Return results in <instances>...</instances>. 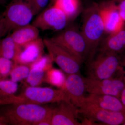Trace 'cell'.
I'll use <instances>...</instances> for the list:
<instances>
[{
	"label": "cell",
	"mask_w": 125,
	"mask_h": 125,
	"mask_svg": "<svg viewBox=\"0 0 125 125\" xmlns=\"http://www.w3.org/2000/svg\"><path fill=\"white\" fill-rule=\"evenodd\" d=\"M52 107L30 103H11L0 105V119L6 125H37L51 118Z\"/></svg>",
	"instance_id": "obj_1"
},
{
	"label": "cell",
	"mask_w": 125,
	"mask_h": 125,
	"mask_svg": "<svg viewBox=\"0 0 125 125\" xmlns=\"http://www.w3.org/2000/svg\"><path fill=\"white\" fill-rule=\"evenodd\" d=\"M81 31L88 45V63L96 56L105 32L99 5H91L84 11Z\"/></svg>",
	"instance_id": "obj_2"
},
{
	"label": "cell",
	"mask_w": 125,
	"mask_h": 125,
	"mask_svg": "<svg viewBox=\"0 0 125 125\" xmlns=\"http://www.w3.org/2000/svg\"><path fill=\"white\" fill-rule=\"evenodd\" d=\"M24 90L18 96H14L2 100L1 105L11 103H30L45 105L63 100L70 101L64 90L54 89L50 87L25 85Z\"/></svg>",
	"instance_id": "obj_3"
},
{
	"label": "cell",
	"mask_w": 125,
	"mask_h": 125,
	"mask_svg": "<svg viewBox=\"0 0 125 125\" xmlns=\"http://www.w3.org/2000/svg\"><path fill=\"white\" fill-rule=\"evenodd\" d=\"M37 10L32 0H13L2 14L6 33L30 24Z\"/></svg>",
	"instance_id": "obj_4"
},
{
	"label": "cell",
	"mask_w": 125,
	"mask_h": 125,
	"mask_svg": "<svg viewBox=\"0 0 125 125\" xmlns=\"http://www.w3.org/2000/svg\"><path fill=\"white\" fill-rule=\"evenodd\" d=\"M100 53L87 63L88 78L102 80L114 76L120 70V55L110 52Z\"/></svg>",
	"instance_id": "obj_5"
},
{
	"label": "cell",
	"mask_w": 125,
	"mask_h": 125,
	"mask_svg": "<svg viewBox=\"0 0 125 125\" xmlns=\"http://www.w3.org/2000/svg\"><path fill=\"white\" fill-rule=\"evenodd\" d=\"M51 39L73 55L81 64L87 60L88 47L87 42L81 31L76 27L67 28Z\"/></svg>",
	"instance_id": "obj_6"
},
{
	"label": "cell",
	"mask_w": 125,
	"mask_h": 125,
	"mask_svg": "<svg viewBox=\"0 0 125 125\" xmlns=\"http://www.w3.org/2000/svg\"><path fill=\"white\" fill-rule=\"evenodd\" d=\"M78 112L86 118L84 125L98 122L104 125H119L125 122V112L105 110L85 102L78 108Z\"/></svg>",
	"instance_id": "obj_7"
},
{
	"label": "cell",
	"mask_w": 125,
	"mask_h": 125,
	"mask_svg": "<svg viewBox=\"0 0 125 125\" xmlns=\"http://www.w3.org/2000/svg\"><path fill=\"white\" fill-rule=\"evenodd\" d=\"M86 92L89 94H107L120 98L125 86V77L121 68L111 78L102 80L84 78Z\"/></svg>",
	"instance_id": "obj_8"
},
{
	"label": "cell",
	"mask_w": 125,
	"mask_h": 125,
	"mask_svg": "<svg viewBox=\"0 0 125 125\" xmlns=\"http://www.w3.org/2000/svg\"><path fill=\"white\" fill-rule=\"evenodd\" d=\"M43 42L48 54L61 70L67 75L80 73L81 63L78 59L51 38L45 39Z\"/></svg>",
	"instance_id": "obj_9"
},
{
	"label": "cell",
	"mask_w": 125,
	"mask_h": 125,
	"mask_svg": "<svg viewBox=\"0 0 125 125\" xmlns=\"http://www.w3.org/2000/svg\"><path fill=\"white\" fill-rule=\"evenodd\" d=\"M69 21L64 13L52 5L40 12L32 24L42 30L62 31L67 27Z\"/></svg>",
	"instance_id": "obj_10"
},
{
	"label": "cell",
	"mask_w": 125,
	"mask_h": 125,
	"mask_svg": "<svg viewBox=\"0 0 125 125\" xmlns=\"http://www.w3.org/2000/svg\"><path fill=\"white\" fill-rule=\"evenodd\" d=\"M52 107L51 125H83L77 120L78 108L70 101L63 100L56 103Z\"/></svg>",
	"instance_id": "obj_11"
},
{
	"label": "cell",
	"mask_w": 125,
	"mask_h": 125,
	"mask_svg": "<svg viewBox=\"0 0 125 125\" xmlns=\"http://www.w3.org/2000/svg\"><path fill=\"white\" fill-rule=\"evenodd\" d=\"M99 6L105 32L108 34L115 33L125 27V22L121 18L116 2L111 0Z\"/></svg>",
	"instance_id": "obj_12"
},
{
	"label": "cell",
	"mask_w": 125,
	"mask_h": 125,
	"mask_svg": "<svg viewBox=\"0 0 125 125\" xmlns=\"http://www.w3.org/2000/svg\"><path fill=\"white\" fill-rule=\"evenodd\" d=\"M63 89L70 101L78 109L84 103L86 88L84 78L80 73L67 75Z\"/></svg>",
	"instance_id": "obj_13"
},
{
	"label": "cell",
	"mask_w": 125,
	"mask_h": 125,
	"mask_svg": "<svg viewBox=\"0 0 125 125\" xmlns=\"http://www.w3.org/2000/svg\"><path fill=\"white\" fill-rule=\"evenodd\" d=\"M45 45L40 37L22 46L19 47L13 60L15 64L30 65L44 54Z\"/></svg>",
	"instance_id": "obj_14"
},
{
	"label": "cell",
	"mask_w": 125,
	"mask_h": 125,
	"mask_svg": "<svg viewBox=\"0 0 125 125\" xmlns=\"http://www.w3.org/2000/svg\"><path fill=\"white\" fill-rule=\"evenodd\" d=\"M89 103L97 107L109 111L125 112V107L120 99L107 94H89L85 96L84 102Z\"/></svg>",
	"instance_id": "obj_15"
},
{
	"label": "cell",
	"mask_w": 125,
	"mask_h": 125,
	"mask_svg": "<svg viewBox=\"0 0 125 125\" xmlns=\"http://www.w3.org/2000/svg\"><path fill=\"white\" fill-rule=\"evenodd\" d=\"M125 50V26L116 32L108 34L99 45V52H110L120 54Z\"/></svg>",
	"instance_id": "obj_16"
},
{
	"label": "cell",
	"mask_w": 125,
	"mask_h": 125,
	"mask_svg": "<svg viewBox=\"0 0 125 125\" xmlns=\"http://www.w3.org/2000/svg\"><path fill=\"white\" fill-rule=\"evenodd\" d=\"M10 36L18 47L22 46L39 38V29L28 24L15 29Z\"/></svg>",
	"instance_id": "obj_17"
},
{
	"label": "cell",
	"mask_w": 125,
	"mask_h": 125,
	"mask_svg": "<svg viewBox=\"0 0 125 125\" xmlns=\"http://www.w3.org/2000/svg\"><path fill=\"white\" fill-rule=\"evenodd\" d=\"M53 2V5L64 13L69 21L75 19L80 11V0H54Z\"/></svg>",
	"instance_id": "obj_18"
},
{
	"label": "cell",
	"mask_w": 125,
	"mask_h": 125,
	"mask_svg": "<svg viewBox=\"0 0 125 125\" xmlns=\"http://www.w3.org/2000/svg\"><path fill=\"white\" fill-rule=\"evenodd\" d=\"M19 48L10 35L0 39V57L13 61Z\"/></svg>",
	"instance_id": "obj_19"
},
{
	"label": "cell",
	"mask_w": 125,
	"mask_h": 125,
	"mask_svg": "<svg viewBox=\"0 0 125 125\" xmlns=\"http://www.w3.org/2000/svg\"><path fill=\"white\" fill-rule=\"evenodd\" d=\"M30 66V70L29 74L24 80L25 85L33 87L39 86L45 82L47 71L35 65L31 64Z\"/></svg>",
	"instance_id": "obj_20"
},
{
	"label": "cell",
	"mask_w": 125,
	"mask_h": 125,
	"mask_svg": "<svg viewBox=\"0 0 125 125\" xmlns=\"http://www.w3.org/2000/svg\"><path fill=\"white\" fill-rule=\"evenodd\" d=\"M62 71L52 67L46 73L45 82L59 89H63L66 77Z\"/></svg>",
	"instance_id": "obj_21"
},
{
	"label": "cell",
	"mask_w": 125,
	"mask_h": 125,
	"mask_svg": "<svg viewBox=\"0 0 125 125\" xmlns=\"http://www.w3.org/2000/svg\"><path fill=\"white\" fill-rule=\"evenodd\" d=\"M18 88V84L16 82L10 79H0V101L14 96Z\"/></svg>",
	"instance_id": "obj_22"
},
{
	"label": "cell",
	"mask_w": 125,
	"mask_h": 125,
	"mask_svg": "<svg viewBox=\"0 0 125 125\" xmlns=\"http://www.w3.org/2000/svg\"><path fill=\"white\" fill-rule=\"evenodd\" d=\"M30 70L28 65L14 63L9 75L10 80L16 83L25 80L28 76Z\"/></svg>",
	"instance_id": "obj_23"
},
{
	"label": "cell",
	"mask_w": 125,
	"mask_h": 125,
	"mask_svg": "<svg viewBox=\"0 0 125 125\" xmlns=\"http://www.w3.org/2000/svg\"><path fill=\"white\" fill-rule=\"evenodd\" d=\"M14 65V62L12 60L0 57V79H6L9 76Z\"/></svg>",
	"instance_id": "obj_24"
},
{
	"label": "cell",
	"mask_w": 125,
	"mask_h": 125,
	"mask_svg": "<svg viewBox=\"0 0 125 125\" xmlns=\"http://www.w3.org/2000/svg\"><path fill=\"white\" fill-rule=\"evenodd\" d=\"M38 14L46 8L50 0H32Z\"/></svg>",
	"instance_id": "obj_25"
},
{
	"label": "cell",
	"mask_w": 125,
	"mask_h": 125,
	"mask_svg": "<svg viewBox=\"0 0 125 125\" xmlns=\"http://www.w3.org/2000/svg\"><path fill=\"white\" fill-rule=\"evenodd\" d=\"M116 3L121 18L125 22V0H121Z\"/></svg>",
	"instance_id": "obj_26"
},
{
	"label": "cell",
	"mask_w": 125,
	"mask_h": 125,
	"mask_svg": "<svg viewBox=\"0 0 125 125\" xmlns=\"http://www.w3.org/2000/svg\"><path fill=\"white\" fill-rule=\"evenodd\" d=\"M5 26L2 18V14H0V39L2 36L6 34Z\"/></svg>",
	"instance_id": "obj_27"
},
{
	"label": "cell",
	"mask_w": 125,
	"mask_h": 125,
	"mask_svg": "<svg viewBox=\"0 0 125 125\" xmlns=\"http://www.w3.org/2000/svg\"><path fill=\"white\" fill-rule=\"evenodd\" d=\"M121 70L125 77V53L120 54Z\"/></svg>",
	"instance_id": "obj_28"
},
{
	"label": "cell",
	"mask_w": 125,
	"mask_h": 125,
	"mask_svg": "<svg viewBox=\"0 0 125 125\" xmlns=\"http://www.w3.org/2000/svg\"><path fill=\"white\" fill-rule=\"evenodd\" d=\"M120 99L121 102L125 107V86L121 93Z\"/></svg>",
	"instance_id": "obj_29"
},
{
	"label": "cell",
	"mask_w": 125,
	"mask_h": 125,
	"mask_svg": "<svg viewBox=\"0 0 125 125\" xmlns=\"http://www.w3.org/2000/svg\"><path fill=\"white\" fill-rule=\"evenodd\" d=\"M6 0H0V5L4 4L5 3Z\"/></svg>",
	"instance_id": "obj_30"
},
{
	"label": "cell",
	"mask_w": 125,
	"mask_h": 125,
	"mask_svg": "<svg viewBox=\"0 0 125 125\" xmlns=\"http://www.w3.org/2000/svg\"><path fill=\"white\" fill-rule=\"evenodd\" d=\"M0 125H7L4 122L0 119Z\"/></svg>",
	"instance_id": "obj_31"
},
{
	"label": "cell",
	"mask_w": 125,
	"mask_h": 125,
	"mask_svg": "<svg viewBox=\"0 0 125 125\" xmlns=\"http://www.w3.org/2000/svg\"><path fill=\"white\" fill-rule=\"evenodd\" d=\"M113 1L114 2H115L116 3H117L118 1H120L121 0H113Z\"/></svg>",
	"instance_id": "obj_32"
},
{
	"label": "cell",
	"mask_w": 125,
	"mask_h": 125,
	"mask_svg": "<svg viewBox=\"0 0 125 125\" xmlns=\"http://www.w3.org/2000/svg\"><path fill=\"white\" fill-rule=\"evenodd\" d=\"M122 125H125V122H124V123H123V124Z\"/></svg>",
	"instance_id": "obj_33"
}]
</instances>
